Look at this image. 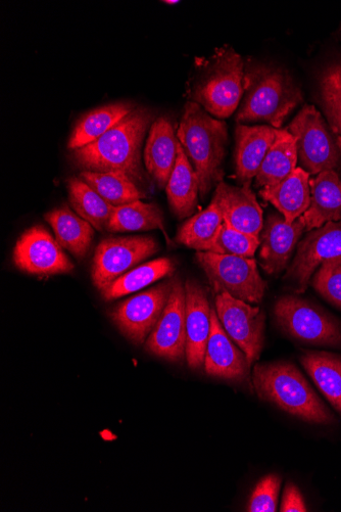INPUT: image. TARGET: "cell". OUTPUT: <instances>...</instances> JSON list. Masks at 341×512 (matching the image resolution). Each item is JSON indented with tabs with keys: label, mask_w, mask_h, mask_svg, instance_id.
I'll return each instance as SVG.
<instances>
[{
	"label": "cell",
	"mask_w": 341,
	"mask_h": 512,
	"mask_svg": "<svg viewBox=\"0 0 341 512\" xmlns=\"http://www.w3.org/2000/svg\"><path fill=\"white\" fill-rule=\"evenodd\" d=\"M154 120L152 111L137 107L95 142L72 151L74 164L82 171L122 173L148 194L151 182L142 168L140 152Z\"/></svg>",
	"instance_id": "6da1fadb"
},
{
	"label": "cell",
	"mask_w": 341,
	"mask_h": 512,
	"mask_svg": "<svg viewBox=\"0 0 341 512\" xmlns=\"http://www.w3.org/2000/svg\"><path fill=\"white\" fill-rule=\"evenodd\" d=\"M253 385L261 400L301 421L316 425L336 422L335 416L294 364L284 361L256 364Z\"/></svg>",
	"instance_id": "7a4b0ae2"
},
{
	"label": "cell",
	"mask_w": 341,
	"mask_h": 512,
	"mask_svg": "<svg viewBox=\"0 0 341 512\" xmlns=\"http://www.w3.org/2000/svg\"><path fill=\"white\" fill-rule=\"evenodd\" d=\"M177 137L192 161L200 180V193L206 197L222 182L228 131L225 122L213 118L199 104L185 106Z\"/></svg>",
	"instance_id": "3957f363"
},
{
	"label": "cell",
	"mask_w": 341,
	"mask_h": 512,
	"mask_svg": "<svg viewBox=\"0 0 341 512\" xmlns=\"http://www.w3.org/2000/svg\"><path fill=\"white\" fill-rule=\"evenodd\" d=\"M245 100L238 122L264 121L278 129L303 101L300 87L283 70L266 65L250 67L245 74Z\"/></svg>",
	"instance_id": "277c9868"
},
{
	"label": "cell",
	"mask_w": 341,
	"mask_h": 512,
	"mask_svg": "<svg viewBox=\"0 0 341 512\" xmlns=\"http://www.w3.org/2000/svg\"><path fill=\"white\" fill-rule=\"evenodd\" d=\"M245 63L231 48L218 50L204 60L188 89L191 102L213 116L225 119L237 109L245 93Z\"/></svg>",
	"instance_id": "5b68a950"
},
{
	"label": "cell",
	"mask_w": 341,
	"mask_h": 512,
	"mask_svg": "<svg viewBox=\"0 0 341 512\" xmlns=\"http://www.w3.org/2000/svg\"><path fill=\"white\" fill-rule=\"evenodd\" d=\"M287 130L296 136L299 158L309 174L341 170V136L314 106H305Z\"/></svg>",
	"instance_id": "8992f818"
},
{
	"label": "cell",
	"mask_w": 341,
	"mask_h": 512,
	"mask_svg": "<svg viewBox=\"0 0 341 512\" xmlns=\"http://www.w3.org/2000/svg\"><path fill=\"white\" fill-rule=\"evenodd\" d=\"M196 259L216 295L227 293L249 304L262 302L267 284L254 258L198 252Z\"/></svg>",
	"instance_id": "52a82bcc"
},
{
	"label": "cell",
	"mask_w": 341,
	"mask_h": 512,
	"mask_svg": "<svg viewBox=\"0 0 341 512\" xmlns=\"http://www.w3.org/2000/svg\"><path fill=\"white\" fill-rule=\"evenodd\" d=\"M282 331L298 341L329 347H341V325L322 308L294 296L280 298L274 308Z\"/></svg>",
	"instance_id": "ba28073f"
},
{
	"label": "cell",
	"mask_w": 341,
	"mask_h": 512,
	"mask_svg": "<svg viewBox=\"0 0 341 512\" xmlns=\"http://www.w3.org/2000/svg\"><path fill=\"white\" fill-rule=\"evenodd\" d=\"M151 237L112 238L97 246L93 258L91 278L94 286L103 292L116 279L140 262L159 251Z\"/></svg>",
	"instance_id": "9c48e42d"
},
{
	"label": "cell",
	"mask_w": 341,
	"mask_h": 512,
	"mask_svg": "<svg viewBox=\"0 0 341 512\" xmlns=\"http://www.w3.org/2000/svg\"><path fill=\"white\" fill-rule=\"evenodd\" d=\"M216 312L226 334L253 365L264 348L265 313L227 293L216 296Z\"/></svg>",
	"instance_id": "30bf717a"
},
{
	"label": "cell",
	"mask_w": 341,
	"mask_h": 512,
	"mask_svg": "<svg viewBox=\"0 0 341 512\" xmlns=\"http://www.w3.org/2000/svg\"><path fill=\"white\" fill-rule=\"evenodd\" d=\"M174 281H167L119 304L111 317L120 332L133 344L142 345L160 320Z\"/></svg>",
	"instance_id": "8fae6325"
},
{
	"label": "cell",
	"mask_w": 341,
	"mask_h": 512,
	"mask_svg": "<svg viewBox=\"0 0 341 512\" xmlns=\"http://www.w3.org/2000/svg\"><path fill=\"white\" fill-rule=\"evenodd\" d=\"M341 257V221L328 222L310 232L298 245L294 262L284 279L295 292L303 294L316 269L325 261Z\"/></svg>",
	"instance_id": "7c38bea8"
},
{
	"label": "cell",
	"mask_w": 341,
	"mask_h": 512,
	"mask_svg": "<svg viewBox=\"0 0 341 512\" xmlns=\"http://www.w3.org/2000/svg\"><path fill=\"white\" fill-rule=\"evenodd\" d=\"M14 263L21 271L37 276L69 273L75 268L58 241L43 226L24 232L14 248Z\"/></svg>",
	"instance_id": "4fadbf2b"
},
{
	"label": "cell",
	"mask_w": 341,
	"mask_h": 512,
	"mask_svg": "<svg viewBox=\"0 0 341 512\" xmlns=\"http://www.w3.org/2000/svg\"><path fill=\"white\" fill-rule=\"evenodd\" d=\"M146 351L171 362L186 356V295L179 278L173 284L165 310L145 343Z\"/></svg>",
	"instance_id": "5bb4252c"
},
{
	"label": "cell",
	"mask_w": 341,
	"mask_h": 512,
	"mask_svg": "<svg viewBox=\"0 0 341 512\" xmlns=\"http://www.w3.org/2000/svg\"><path fill=\"white\" fill-rule=\"evenodd\" d=\"M186 295V362L200 369L205 362L212 329V308L206 290L197 282L185 283Z\"/></svg>",
	"instance_id": "9a60e30c"
},
{
	"label": "cell",
	"mask_w": 341,
	"mask_h": 512,
	"mask_svg": "<svg viewBox=\"0 0 341 512\" xmlns=\"http://www.w3.org/2000/svg\"><path fill=\"white\" fill-rule=\"evenodd\" d=\"M305 230L303 216L291 224L278 215L268 218L260 235L261 266L266 273L279 274L287 267Z\"/></svg>",
	"instance_id": "2e32d148"
},
{
	"label": "cell",
	"mask_w": 341,
	"mask_h": 512,
	"mask_svg": "<svg viewBox=\"0 0 341 512\" xmlns=\"http://www.w3.org/2000/svg\"><path fill=\"white\" fill-rule=\"evenodd\" d=\"M211 319L212 329L204 362L206 374L234 382L248 380L252 365L247 355L226 334L214 309Z\"/></svg>",
	"instance_id": "e0dca14e"
},
{
	"label": "cell",
	"mask_w": 341,
	"mask_h": 512,
	"mask_svg": "<svg viewBox=\"0 0 341 512\" xmlns=\"http://www.w3.org/2000/svg\"><path fill=\"white\" fill-rule=\"evenodd\" d=\"M213 199L222 211L224 222L260 239L264 227L263 210L251 190L250 183L238 188L222 181L217 185Z\"/></svg>",
	"instance_id": "ac0fdd59"
},
{
	"label": "cell",
	"mask_w": 341,
	"mask_h": 512,
	"mask_svg": "<svg viewBox=\"0 0 341 512\" xmlns=\"http://www.w3.org/2000/svg\"><path fill=\"white\" fill-rule=\"evenodd\" d=\"M177 138L171 120L158 118L151 126L144 150L145 168L160 189H165L178 156Z\"/></svg>",
	"instance_id": "d6986e66"
},
{
	"label": "cell",
	"mask_w": 341,
	"mask_h": 512,
	"mask_svg": "<svg viewBox=\"0 0 341 512\" xmlns=\"http://www.w3.org/2000/svg\"><path fill=\"white\" fill-rule=\"evenodd\" d=\"M277 133L278 129L267 126H237L236 177L242 184L251 183L257 176Z\"/></svg>",
	"instance_id": "ffe728a7"
},
{
	"label": "cell",
	"mask_w": 341,
	"mask_h": 512,
	"mask_svg": "<svg viewBox=\"0 0 341 512\" xmlns=\"http://www.w3.org/2000/svg\"><path fill=\"white\" fill-rule=\"evenodd\" d=\"M260 195L284 216L288 224H291L302 217L310 207V174L302 167H298L279 183L265 186Z\"/></svg>",
	"instance_id": "44dd1931"
},
{
	"label": "cell",
	"mask_w": 341,
	"mask_h": 512,
	"mask_svg": "<svg viewBox=\"0 0 341 512\" xmlns=\"http://www.w3.org/2000/svg\"><path fill=\"white\" fill-rule=\"evenodd\" d=\"M311 204L303 215L306 229L312 231L328 222L341 221V178L333 170H326L310 180Z\"/></svg>",
	"instance_id": "7402d4cb"
},
{
	"label": "cell",
	"mask_w": 341,
	"mask_h": 512,
	"mask_svg": "<svg viewBox=\"0 0 341 512\" xmlns=\"http://www.w3.org/2000/svg\"><path fill=\"white\" fill-rule=\"evenodd\" d=\"M136 108L133 103L119 102L86 113L75 125L68 143L69 150L81 149L95 142Z\"/></svg>",
	"instance_id": "603a6c76"
},
{
	"label": "cell",
	"mask_w": 341,
	"mask_h": 512,
	"mask_svg": "<svg viewBox=\"0 0 341 512\" xmlns=\"http://www.w3.org/2000/svg\"><path fill=\"white\" fill-rule=\"evenodd\" d=\"M168 201L174 214L183 219L191 216L198 206L200 180L181 144L175 168L166 186Z\"/></svg>",
	"instance_id": "cb8c5ba5"
},
{
	"label": "cell",
	"mask_w": 341,
	"mask_h": 512,
	"mask_svg": "<svg viewBox=\"0 0 341 512\" xmlns=\"http://www.w3.org/2000/svg\"><path fill=\"white\" fill-rule=\"evenodd\" d=\"M45 220L55 231L60 246L78 259H83L90 250L94 230L93 226L63 206L48 212Z\"/></svg>",
	"instance_id": "d4e9b609"
},
{
	"label": "cell",
	"mask_w": 341,
	"mask_h": 512,
	"mask_svg": "<svg viewBox=\"0 0 341 512\" xmlns=\"http://www.w3.org/2000/svg\"><path fill=\"white\" fill-rule=\"evenodd\" d=\"M297 138L287 129L279 130L274 144L256 176L257 186H272L294 172L298 167Z\"/></svg>",
	"instance_id": "484cf974"
},
{
	"label": "cell",
	"mask_w": 341,
	"mask_h": 512,
	"mask_svg": "<svg viewBox=\"0 0 341 512\" xmlns=\"http://www.w3.org/2000/svg\"><path fill=\"white\" fill-rule=\"evenodd\" d=\"M300 360L319 391L341 414V357L328 352L309 351Z\"/></svg>",
	"instance_id": "4316f807"
},
{
	"label": "cell",
	"mask_w": 341,
	"mask_h": 512,
	"mask_svg": "<svg viewBox=\"0 0 341 512\" xmlns=\"http://www.w3.org/2000/svg\"><path fill=\"white\" fill-rule=\"evenodd\" d=\"M223 223L222 211L213 199L206 210L194 215L180 227L176 241L198 252H211Z\"/></svg>",
	"instance_id": "83f0119b"
},
{
	"label": "cell",
	"mask_w": 341,
	"mask_h": 512,
	"mask_svg": "<svg viewBox=\"0 0 341 512\" xmlns=\"http://www.w3.org/2000/svg\"><path fill=\"white\" fill-rule=\"evenodd\" d=\"M67 186L69 200L75 212L95 229H107L116 207L97 194L80 177L69 178Z\"/></svg>",
	"instance_id": "f1b7e54d"
},
{
	"label": "cell",
	"mask_w": 341,
	"mask_h": 512,
	"mask_svg": "<svg viewBox=\"0 0 341 512\" xmlns=\"http://www.w3.org/2000/svg\"><path fill=\"white\" fill-rule=\"evenodd\" d=\"M174 271L175 264L169 258H160L142 264L116 279L102 292V296L106 301L122 298L160 281Z\"/></svg>",
	"instance_id": "f546056e"
},
{
	"label": "cell",
	"mask_w": 341,
	"mask_h": 512,
	"mask_svg": "<svg viewBox=\"0 0 341 512\" xmlns=\"http://www.w3.org/2000/svg\"><path fill=\"white\" fill-rule=\"evenodd\" d=\"M80 178L115 207L148 197V194L122 173L82 171Z\"/></svg>",
	"instance_id": "4dcf8cb0"
},
{
	"label": "cell",
	"mask_w": 341,
	"mask_h": 512,
	"mask_svg": "<svg viewBox=\"0 0 341 512\" xmlns=\"http://www.w3.org/2000/svg\"><path fill=\"white\" fill-rule=\"evenodd\" d=\"M154 229H162L166 236L163 213L156 204L143 203L140 200L116 207L107 228L110 232Z\"/></svg>",
	"instance_id": "1f68e13d"
},
{
	"label": "cell",
	"mask_w": 341,
	"mask_h": 512,
	"mask_svg": "<svg viewBox=\"0 0 341 512\" xmlns=\"http://www.w3.org/2000/svg\"><path fill=\"white\" fill-rule=\"evenodd\" d=\"M321 95L331 128L341 136V64H334L323 73Z\"/></svg>",
	"instance_id": "d6a6232c"
},
{
	"label": "cell",
	"mask_w": 341,
	"mask_h": 512,
	"mask_svg": "<svg viewBox=\"0 0 341 512\" xmlns=\"http://www.w3.org/2000/svg\"><path fill=\"white\" fill-rule=\"evenodd\" d=\"M260 244L259 238L245 234L224 222L211 253L254 258Z\"/></svg>",
	"instance_id": "836d02e7"
},
{
	"label": "cell",
	"mask_w": 341,
	"mask_h": 512,
	"mask_svg": "<svg viewBox=\"0 0 341 512\" xmlns=\"http://www.w3.org/2000/svg\"><path fill=\"white\" fill-rule=\"evenodd\" d=\"M312 285L325 300L341 310V257L325 261L314 274Z\"/></svg>",
	"instance_id": "e575fe53"
},
{
	"label": "cell",
	"mask_w": 341,
	"mask_h": 512,
	"mask_svg": "<svg viewBox=\"0 0 341 512\" xmlns=\"http://www.w3.org/2000/svg\"><path fill=\"white\" fill-rule=\"evenodd\" d=\"M281 478L269 475L262 479L254 489L249 504V512H275L281 487Z\"/></svg>",
	"instance_id": "d590c367"
},
{
	"label": "cell",
	"mask_w": 341,
	"mask_h": 512,
	"mask_svg": "<svg viewBox=\"0 0 341 512\" xmlns=\"http://www.w3.org/2000/svg\"><path fill=\"white\" fill-rule=\"evenodd\" d=\"M281 512H306L308 508L300 489L292 483H287L280 506Z\"/></svg>",
	"instance_id": "8d00e7d4"
},
{
	"label": "cell",
	"mask_w": 341,
	"mask_h": 512,
	"mask_svg": "<svg viewBox=\"0 0 341 512\" xmlns=\"http://www.w3.org/2000/svg\"><path fill=\"white\" fill-rule=\"evenodd\" d=\"M165 4H168V5H176V4H179V2H177V0H175V2H164Z\"/></svg>",
	"instance_id": "74e56055"
}]
</instances>
